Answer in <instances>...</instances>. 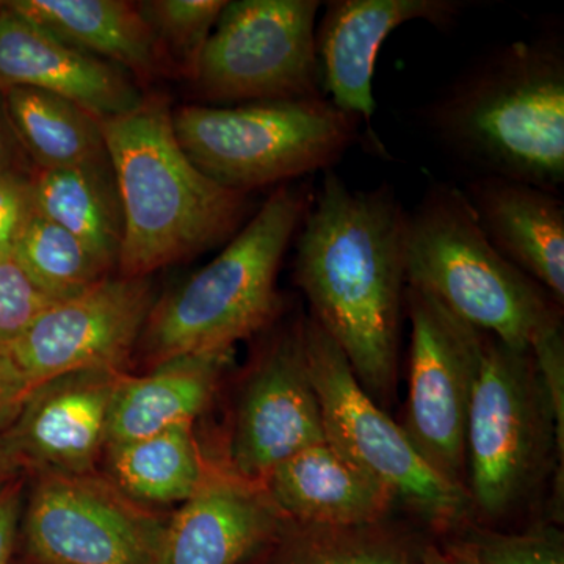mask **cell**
<instances>
[{
    "mask_svg": "<svg viewBox=\"0 0 564 564\" xmlns=\"http://www.w3.org/2000/svg\"><path fill=\"white\" fill-rule=\"evenodd\" d=\"M375 527L315 529L296 525L274 564H413L406 549Z\"/></svg>",
    "mask_w": 564,
    "mask_h": 564,
    "instance_id": "cell-27",
    "label": "cell"
},
{
    "mask_svg": "<svg viewBox=\"0 0 564 564\" xmlns=\"http://www.w3.org/2000/svg\"><path fill=\"white\" fill-rule=\"evenodd\" d=\"M232 358L234 350L199 352L159 364L140 377L121 373L111 399L107 447L195 425Z\"/></svg>",
    "mask_w": 564,
    "mask_h": 564,
    "instance_id": "cell-20",
    "label": "cell"
},
{
    "mask_svg": "<svg viewBox=\"0 0 564 564\" xmlns=\"http://www.w3.org/2000/svg\"><path fill=\"white\" fill-rule=\"evenodd\" d=\"M313 193L299 181L274 188L214 261L155 302L137 345L150 369L180 356L234 350L276 322L278 274Z\"/></svg>",
    "mask_w": 564,
    "mask_h": 564,
    "instance_id": "cell-4",
    "label": "cell"
},
{
    "mask_svg": "<svg viewBox=\"0 0 564 564\" xmlns=\"http://www.w3.org/2000/svg\"><path fill=\"white\" fill-rule=\"evenodd\" d=\"M318 0L226 2L193 87L214 106L325 98L315 29Z\"/></svg>",
    "mask_w": 564,
    "mask_h": 564,
    "instance_id": "cell-9",
    "label": "cell"
},
{
    "mask_svg": "<svg viewBox=\"0 0 564 564\" xmlns=\"http://www.w3.org/2000/svg\"><path fill=\"white\" fill-rule=\"evenodd\" d=\"M13 259L51 299H73L113 274L79 239L35 210L14 245Z\"/></svg>",
    "mask_w": 564,
    "mask_h": 564,
    "instance_id": "cell-25",
    "label": "cell"
},
{
    "mask_svg": "<svg viewBox=\"0 0 564 564\" xmlns=\"http://www.w3.org/2000/svg\"><path fill=\"white\" fill-rule=\"evenodd\" d=\"M484 334L466 426V491L470 508L500 518L540 485L552 455L563 464L549 406L530 350Z\"/></svg>",
    "mask_w": 564,
    "mask_h": 564,
    "instance_id": "cell-7",
    "label": "cell"
},
{
    "mask_svg": "<svg viewBox=\"0 0 564 564\" xmlns=\"http://www.w3.org/2000/svg\"><path fill=\"white\" fill-rule=\"evenodd\" d=\"M288 524L261 484L226 467L166 519L155 564H240Z\"/></svg>",
    "mask_w": 564,
    "mask_h": 564,
    "instance_id": "cell-16",
    "label": "cell"
},
{
    "mask_svg": "<svg viewBox=\"0 0 564 564\" xmlns=\"http://www.w3.org/2000/svg\"><path fill=\"white\" fill-rule=\"evenodd\" d=\"M444 150L475 176L560 193L564 184V47L538 36L497 47L426 107Z\"/></svg>",
    "mask_w": 564,
    "mask_h": 564,
    "instance_id": "cell-2",
    "label": "cell"
},
{
    "mask_svg": "<svg viewBox=\"0 0 564 564\" xmlns=\"http://www.w3.org/2000/svg\"><path fill=\"white\" fill-rule=\"evenodd\" d=\"M469 545L485 564H564L562 534L552 529L522 534L478 530Z\"/></svg>",
    "mask_w": 564,
    "mask_h": 564,
    "instance_id": "cell-29",
    "label": "cell"
},
{
    "mask_svg": "<svg viewBox=\"0 0 564 564\" xmlns=\"http://www.w3.org/2000/svg\"><path fill=\"white\" fill-rule=\"evenodd\" d=\"M14 170V150L11 144L9 133L0 126V173H13Z\"/></svg>",
    "mask_w": 564,
    "mask_h": 564,
    "instance_id": "cell-36",
    "label": "cell"
},
{
    "mask_svg": "<svg viewBox=\"0 0 564 564\" xmlns=\"http://www.w3.org/2000/svg\"><path fill=\"white\" fill-rule=\"evenodd\" d=\"M411 322L410 380L402 425L441 477L466 489V426L484 334L436 299L406 285Z\"/></svg>",
    "mask_w": 564,
    "mask_h": 564,
    "instance_id": "cell-10",
    "label": "cell"
},
{
    "mask_svg": "<svg viewBox=\"0 0 564 564\" xmlns=\"http://www.w3.org/2000/svg\"><path fill=\"white\" fill-rule=\"evenodd\" d=\"M39 474L22 511L33 564H155L166 519L106 475Z\"/></svg>",
    "mask_w": 564,
    "mask_h": 564,
    "instance_id": "cell-11",
    "label": "cell"
},
{
    "mask_svg": "<svg viewBox=\"0 0 564 564\" xmlns=\"http://www.w3.org/2000/svg\"><path fill=\"white\" fill-rule=\"evenodd\" d=\"M261 485L289 524L315 529L378 525L395 502L326 441L285 459Z\"/></svg>",
    "mask_w": 564,
    "mask_h": 564,
    "instance_id": "cell-19",
    "label": "cell"
},
{
    "mask_svg": "<svg viewBox=\"0 0 564 564\" xmlns=\"http://www.w3.org/2000/svg\"><path fill=\"white\" fill-rule=\"evenodd\" d=\"M530 352L554 415L556 437L564 452V340L562 325L545 329L530 344Z\"/></svg>",
    "mask_w": 564,
    "mask_h": 564,
    "instance_id": "cell-30",
    "label": "cell"
},
{
    "mask_svg": "<svg viewBox=\"0 0 564 564\" xmlns=\"http://www.w3.org/2000/svg\"><path fill=\"white\" fill-rule=\"evenodd\" d=\"M33 214L31 176L0 173V258L13 254L14 245Z\"/></svg>",
    "mask_w": 564,
    "mask_h": 564,
    "instance_id": "cell-31",
    "label": "cell"
},
{
    "mask_svg": "<svg viewBox=\"0 0 564 564\" xmlns=\"http://www.w3.org/2000/svg\"><path fill=\"white\" fill-rule=\"evenodd\" d=\"M176 139L204 174L250 195L329 169L358 140L361 121L329 99L184 106L173 110Z\"/></svg>",
    "mask_w": 564,
    "mask_h": 564,
    "instance_id": "cell-6",
    "label": "cell"
},
{
    "mask_svg": "<svg viewBox=\"0 0 564 564\" xmlns=\"http://www.w3.org/2000/svg\"><path fill=\"white\" fill-rule=\"evenodd\" d=\"M408 215L388 185L355 191L326 172L296 232L293 281L378 404L399 375Z\"/></svg>",
    "mask_w": 564,
    "mask_h": 564,
    "instance_id": "cell-1",
    "label": "cell"
},
{
    "mask_svg": "<svg viewBox=\"0 0 564 564\" xmlns=\"http://www.w3.org/2000/svg\"><path fill=\"white\" fill-rule=\"evenodd\" d=\"M406 285L516 350L562 325V304L492 247L462 188L447 182L408 215Z\"/></svg>",
    "mask_w": 564,
    "mask_h": 564,
    "instance_id": "cell-5",
    "label": "cell"
},
{
    "mask_svg": "<svg viewBox=\"0 0 564 564\" xmlns=\"http://www.w3.org/2000/svg\"><path fill=\"white\" fill-rule=\"evenodd\" d=\"M155 302L150 278L111 274L51 304L0 358L29 392L63 375L126 372Z\"/></svg>",
    "mask_w": 564,
    "mask_h": 564,
    "instance_id": "cell-12",
    "label": "cell"
},
{
    "mask_svg": "<svg viewBox=\"0 0 564 564\" xmlns=\"http://www.w3.org/2000/svg\"><path fill=\"white\" fill-rule=\"evenodd\" d=\"M303 329L304 318H296L274 334L240 392L226 469L252 484H262L285 459L326 441Z\"/></svg>",
    "mask_w": 564,
    "mask_h": 564,
    "instance_id": "cell-13",
    "label": "cell"
},
{
    "mask_svg": "<svg viewBox=\"0 0 564 564\" xmlns=\"http://www.w3.org/2000/svg\"><path fill=\"white\" fill-rule=\"evenodd\" d=\"M106 477L144 507L184 503L210 473L193 425L174 426L154 436L109 445Z\"/></svg>",
    "mask_w": 564,
    "mask_h": 564,
    "instance_id": "cell-23",
    "label": "cell"
},
{
    "mask_svg": "<svg viewBox=\"0 0 564 564\" xmlns=\"http://www.w3.org/2000/svg\"><path fill=\"white\" fill-rule=\"evenodd\" d=\"M226 0H150L140 2L170 74L195 79L199 58Z\"/></svg>",
    "mask_w": 564,
    "mask_h": 564,
    "instance_id": "cell-26",
    "label": "cell"
},
{
    "mask_svg": "<svg viewBox=\"0 0 564 564\" xmlns=\"http://www.w3.org/2000/svg\"><path fill=\"white\" fill-rule=\"evenodd\" d=\"M485 236L508 262L564 303V203L560 193L502 177L463 188Z\"/></svg>",
    "mask_w": 564,
    "mask_h": 564,
    "instance_id": "cell-18",
    "label": "cell"
},
{
    "mask_svg": "<svg viewBox=\"0 0 564 564\" xmlns=\"http://www.w3.org/2000/svg\"><path fill=\"white\" fill-rule=\"evenodd\" d=\"M54 303L57 300L41 291L13 256L0 258V350Z\"/></svg>",
    "mask_w": 564,
    "mask_h": 564,
    "instance_id": "cell-28",
    "label": "cell"
},
{
    "mask_svg": "<svg viewBox=\"0 0 564 564\" xmlns=\"http://www.w3.org/2000/svg\"><path fill=\"white\" fill-rule=\"evenodd\" d=\"M61 96L99 120L139 106L143 93L126 70L70 46L9 7L0 11V90Z\"/></svg>",
    "mask_w": 564,
    "mask_h": 564,
    "instance_id": "cell-17",
    "label": "cell"
},
{
    "mask_svg": "<svg viewBox=\"0 0 564 564\" xmlns=\"http://www.w3.org/2000/svg\"><path fill=\"white\" fill-rule=\"evenodd\" d=\"M120 195L122 247L117 274L152 273L228 243L250 214V198L223 187L188 159L162 93L101 120Z\"/></svg>",
    "mask_w": 564,
    "mask_h": 564,
    "instance_id": "cell-3",
    "label": "cell"
},
{
    "mask_svg": "<svg viewBox=\"0 0 564 564\" xmlns=\"http://www.w3.org/2000/svg\"><path fill=\"white\" fill-rule=\"evenodd\" d=\"M303 333L326 443L433 524L462 521L470 510L466 489L445 480L422 458L402 425L366 392L344 352L311 315L304 318Z\"/></svg>",
    "mask_w": 564,
    "mask_h": 564,
    "instance_id": "cell-8",
    "label": "cell"
},
{
    "mask_svg": "<svg viewBox=\"0 0 564 564\" xmlns=\"http://www.w3.org/2000/svg\"><path fill=\"white\" fill-rule=\"evenodd\" d=\"M29 393L9 364L0 358V436L17 422Z\"/></svg>",
    "mask_w": 564,
    "mask_h": 564,
    "instance_id": "cell-33",
    "label": "cell"
},
{
    "mask_svg": "<svg viewBox=\"0 0 564 564\" xmlns=\"http://www.w3.org/2000/svg\"><path fill=\"white\" fill-rule=\"evenodd\" d=\"M10 10L70 46L150 82L169 66L140 2L128 0H14Z\"/></svg>",
    "mask_w": 564,
    "mask_h": 564,
    "instance_id": "cell-21",
    "label": "cell"
},
{
    "mask_svg": "<svg viewBox=\"0 0 564 564\" xmlns=\"http://www.w3.org/2000/svg\"><path fill=\"white\" fill-rule=\"evenodd\" d=\"M421 564H485L481 562L480 556L474 551L470 545L458 549H447V551H441V549L426 547L422 552Z\"/></svg>",
    "mask_w": 564,
    "mask_h": 564,
    "instance_id": "cell-34",
    "label": "cell"
},
{
    "mask_svg": "<svg viewBox=\"0 0 564 564\" xmlns=\"http://www.w3.org/2000/svg\"><path fill=\"white\" fill-rule=\"evenodd\" d=\"M124 372H77L33 389L7 432L25 467L96 473L107 447L111 399Z\"/></svg>",
    "mask_w": 564,
    "mask_h": 564,
    "instance_id": "cell-15",
    "label": "cell"
},
{
    "mask_svg": "<svg viewBox=\"0 0 564 564\" xmlns=\"http://www.w3.org/2000/svg\"><path fill=\"white\" fill-rule=\"evenodd\" d=\"M7 111L36 170H61L109 159L101 120L77 104L32 88H10Z\"/></svg>",
    "mask_w": 564,
    "mask_h": 564,
    "instance_id": "cell-24",
    "label": "cell"
},
{
    "mask_svg": "<svg viewBox=\"0 0 564 564\" xmlns=\"http://www.w3.org/2000/svg\"><path fill=\"white\" fill-rule=\"evenodd\" d=\"M33 206L57 223L117 272L122 247V210L109 159L31 174Z\"/></svg>",
    "mask_w": 564,
    "mask_h": 564,
    "instance_id": "cell-22",
    "label": "cell"
},
{
    "mask_svg": "<svg viewBox=\"0 0 564 564\" xmlns=\"http://www.w3.org/2000/svg\"><path fill=\"white\" fill-rule=\"evenodd\" d=\"M28 469L9 434L0 436V488L20 477L21 470Z\"/></svg>",
    "mask_w": 564,
    "mask_h": 564,
    "instance_id": "cell-35",
    "label": "cell"
},
{
    "mask_svg": "<svg viewBox=\"0 0 564 564\" xmlns=\"http://www.w3.org/2000/svg\"><path fill=\"white\" fill-rule=\"evenodd\" d=\"M466 7L458 0H333L315 29L322 91L361 122L375 113V62L400 25L425 21L447 29Z\"/></svg>",
    "mask_w": 564,
    "mask_h": 564,
    "instance_id": "cell-14",
    "label": "cell"
},
{
    "mask_svg": "<svg viewBox=\"0 0 564 564\" xmlns=\"http://www.w3.org/2000/svg\"><path fill=\"white\" fill-rule=\"evenodd\" d=\"M3 7H6V2H0V11L3 10Z\"/></svg>",
    "mask_w": 564,
    "mask_h": 564,
    "instance_id": "cell-37",
    "label": "cell"
},
{
    "mask_svg": "<svg viewBox=\"0 0 564 564\" xmlns=\"http://www.w3.org/2000/svg\"><path fill=\"white\" fill-rule=\"evenodd\" d=\"M24 511V478L17 477L0 488V564H11Z\"/></svg>",
    "mask_w": 564,
    "mask_h": 564,
    "instance_id": "cell-32",
    "label": "cell"
}]
</instances>
